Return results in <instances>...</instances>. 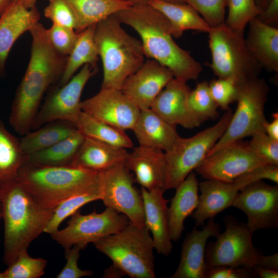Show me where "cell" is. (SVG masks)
Here are the masks:
<instances>
[{"mask_svg":"<svg viewBox=\"0 0 278 278\" xmlns=\"http://www.w3.org/2000/svg\"><path fill=\"white\" fill-rule=\"evenodd\" d=\"M45 30L38 22L29 31L32 37L30 59L11 107L9 124L22 136L31 130L43 95L60 79L67 61V56L60 55L51 45Z\"/></svg>","mask_w":278,"mask_h":278,"instance_id":"cell-1","label":"cell"},{"mask_svg":"<svg viewBox=\"0 0 278 278\" xmlns=\"http://www.w3.org/2000/svg\"><path fill=\"white\" fill-rule=\"evenodd\" d=\"M77 129L74 125L67 121L50 122L23 135L20 140L21 147L28 156L65 138Z\"/></svg>","mask_w":278,"mask_h":278,"instance_id":"cell-32","label":"cell"},{"mask_svg":"<svg viewBox=\"0 0 278 278\" xmlns=\"http://www.w3.org/2000/svg\"><path fill=\"white\" fill-rule=\"evenodd\" d=\"M114 14L96 24L94 40L103 76L101 88L120 90L128 77L145 62L141 41L128 33Z\"/></svg>","mask_w":278,"mask_h":278,"instance_id":"cell-5","label":"cell"},{"mask_svg":"<svg viewBox=\"0 0 278 278\" xmlns=\"http://www.w3.org/2000/svg\"><path fill=\"white\" fill-rule=\"evenodd\" d=\"M84 249L79 245H75L70 248H64L66 264L57 275V278H80L90 276L93 274V271L82 270L78 265L80 251Z\"/></svg>","mask_w":278,"mask_h":278,"instance_id":"cell-44","label":"cell"},{"mask_svg":"<svg viewBox=\"0 0 278 278\" xmlns=\"http://www.w3.org/2000/svg\"><path fill=\"white\" fill-rule=\"evenodd\" d=\"M97 250L112 261L121 276L155 278L152 238L146 227L130 222L120 232L94 243Z\"/></svg>","mask_w":278,"mask_h":278,"instance_id":"cell-6","label":"cell"},{"mask_svg":"<svg viewBox=\"0 0 278 278\" xmlns=\"http://www.w3.org/2000/svg\"><path fill=\"white\" fill-rule=\"evenodd\" d=\"M45 32L54 49L61 55L68 56L76 42L78 32L73 29L54 24L46 29Z\"/></svg>","mask_w":278,"mask_h":278,"instance_id":"cell-40","label":"cell"},{"mask_svg":"<svg viewBox=\"0 0 278 278\" xmlns=\"http://www.w3.org/2000/svg\"><path fill=\"white\" fill-rule=\"evenodd\" d=\"M232 114L230 109L226 110L216 124L190 137L180 136L172 147L164 152V192L176 188L206 158L209 151L227 128Z\"/></svg>","mask_w":278,"mask_h":278,"instance_id":"cell-7","label":"cell"},{"mask_svg":"<svg viewBox=\"0 0 278 278\" xmlns=\"http://www.w3.org/2000/svg\"><path fill=\"white\" fill-rule=\"evenodd\" d=\"M101 184L93 189L72 196L58 204L54 208L51 217L44 233L52 234L67 217L71 216L81 207L92 201L101 200Z\"/></svg>","mask_w":278,"mask_h":278,"instance_id":"cell-35","label":"cell"},{"mask_svg":"<svg viewBox=\"0 0 278 278\" xmlns=\"http://www.w3.org/2000/svg\"><path fill=\"white\" fill-rule=\"evenodd\" d=\"M47 264L45 259L32 257L25 251L4 271L5 278H39L45 274Z\"/></svg>","mask_w":278,"mask_h":278,"instance_id":"cell-38","label":"cell"},{"mask_svg":"<svg viewBox=\"0 0 278 278\" xmlns=\"http://www.w3.org/2000/svg\"><path fill=\"white\" fill-rule=\"evenodd\" d=\"M82 111L123 130H132L141 110L121 90L101 88L81 102Z\"/></svg>","mask_w":278,"mask_h":278,"instance_id":"cell-17","label":"cell"},{"mask_svg":"<svg viewBox=\"0 0 278 278\" xmlns=\"http://www.w3.org/2000/svg\"><path fill=\"white\" fill-rule=\"evenodd\" d=\"M269 1L270 0H255L256 5L261 13L265 9Z\"/></svg>","mask_w":278,"mask_h":278,"instance_id":"cell-51","label":"cell"},{"mask_svg":"<svg viewBox=\"0 0 278 278\" xmlns=\"http://www.w3.org/2000/svg\"><path fill=\"white\" fill-rule=\"evenodd\" d=\"M211 27H216L225 23L227 0H186Z\"/></svg>","mask_w":278,"mask_h":278,"instance_id":"cell-39","label":"cell"},{"mask_svg":"<svg viewBox=\"0 0 278 278\" xmlns=\"http://www.w3.org/2000/svg\"><path fill=\"white\" fill-rule=\"evenodd\" d=\"M248 25V36L245 40L249 52L262 68L277 73V28L266 24L256 18Z\"/></svg>","mask_w":278,"mask_h":278,"instance_id":"cell-25","label":"cell"},{"mask_svg":"<svg viewBox=\"0 0 278 278\" xmlns=\"http://www.w3.org/2000/svg\"><path fill=\"white\" fill-rule=\"evenodd\" d=\"M190 90L186 82L173 78L156 97L150 109L172 125L187 129L198 127L200 124L188 106Z\"/></svg>","mask_w":278,"mask_h":278,"instance_id":"cell-20","label":"cell"},{"mask_svg":"<svg viewBox=\"0 0 278 278\" xmlns=\"http://www.w3.org/2000/svg\"><path fill=\"white\" fill-rule=\"evenodd\" d=\"M256 276L260 278H277L278 270L255 266L253 268Z\"/></svg>","mask_w":278,"mask_h":278,"instance_id":"cell-49","label":"cell"},{"mask_svg":"<svg viewBox=\"0 0 278 278\" xmlns=\"http://www.w3.org/2000/svg\"><path fill=\"white\" fill-rule=\"evenodd\" d=\"M231 206L242 211L246 224L253 234L258 230L278 227V186L259 180L241 189Z\"/></svg>","mask_w":278,"mask_h":278,"instance_id":"cell-16","label":"cell"},{"mask_svg":"<svg viewBox=\"0 0 278 278\" xmlns=\"http://www.w3.org/2000/svg\"><path fill=\"white\" fill-rule=\"evenodd\" d=\"M237 108L221 137L207 157L219 149L254 134L265 131V106L269 88L259 77L237 83Z\"/></svg>","mask_w":278,"mask_h":278,"instance_id":"cell-9","label":"cell"},{"mask_svg":"<svg viewBox=\"0 0 278 278\" xmlns=\"http://www.w3.org/2000/svg\"><path fill=\"white\" fill-rule=\"evenodd\" d=\"M44 15L54 24L66 27L75 30L76 19L70 5L65 0H49L44 10Z\"/></svg>","mask_w":278,"mask_h":278,"instance_id":"cell-43","label":"cell"},{"mask_svg":"<svg viewBox=\"0 0 278 278\" xmlns=\"http://www.w3.org/2000/svg\"><path fill=\"white\" fill-rule=\"evenodd\" d=\"M0 197L4 222L3 261L8 266L44 233L54 208L39 204L18 179L0 188Z\"/></svg>","mask_w":278,"mask_h":278,"instance_id":"cell-3","label":"cell"},{"mask_svg":"<svg viewBox=\"0 0 278 278\" xmlns=\"http://www.w3.org/2000/svg\"><path fill=\"white\" fill-rule=\"evenodd\" d=\"M76 128L85 137L121 148H130L133 143L125 131L98 120L81 111Z\"/></svg>","mask_w":278,"mask_h":278,"instance_id":"cell-33","label":"cell"},{"mask_svg":"<svg viewBox=\"0 0 278 278\" xmlns=\"http://www.w3.org/2000/svg\"><path fill=\"white\" fill-rule=\"evenodd\" d=\"M131 3L133 5L148 3L150 0H125Z\"/></svg>","mask_w":278,"mask_h":278,"instance_id":"cell-53","label":"cell"},{"mask_svg":"<svg viewBox=\"0 0 278 278\" xmlns=\"http://www.w3.org/2000/svg\"><path fill=\"white\" fill-rule=\"evenodd\" d=\"M162 188L141 190L144 203L145 224L151 232L154 249L160 254L168 256L172 250L168 215V200Z\"/></svg>","mask_w":278,"mask_h":278,"instance_id":"cell-21","label":"cell"},{"mask_svg":"<svg viewBox=\"0 0 278 278\" xmlns=\"http://www.w3.org/2000/svg\"><path fill=\"white\" fill-rule=\"evenodd\" d=\"M95 25L78 32V37L71 53L67 56L63 73L60 79V86L66 84L76 72L84 65L93 66L99 57L94 40Z\"/></svg>","mask_w":278,"mask_h":278,"instance_id":"cell-31","label":"cell"},{"mask_svg":"<svg viewBox=\"0 0 278 278\" xmlns=\"http://www.w3.org/2000/svg\"><path fill=\"white\" fill-rule=\"evenodd\" d=\"M96 71L95 66L85 64L66 84L53 91L40 107L31 130L56 121H67L76 127L82 111L80 98L82 91Z\"/></svg>","mask_w":278,"mask_h":278,"instance_id":"cell-13","label":"cell"},{"mask_svg":"<svg viewBox=\"0 0 278 278\" xmlns=\"http://www.w3.org/2000/svg\"><path fill=\"white\" fill-rule=\"evenodd\" d=\"M28 161L20 140L11 134L0 119V188L17 179L21 168Z\"/></svg>","mask_w":278,"mask_h":278,"instance_id":"cell-30","label":"cell"},{"mask_svg":"<svg viewBox=\"0 0 278 278\" xmlns=\"http://www.w3.org/2000/svg\"><path fill=\"white\" fill-rule=\"evenodd\" d=\"M114 15L139 34L145 57L167 67L177 80L187 82L198 78L201 64L175 41L169 22L159 11L145 3L132 5Z\"/></svg>","mask_w":278,"mask_h":278,"instance_id":"cell-2","label":"cell"},{"mask_svg":"<svg viewBox=\"0 0 278 278\" xmlns=\"http://www.w3.org/2000/svg\"><path fill=\"white\" fill-rule=\"evenodd\" d=\"M228 13L225 25L230 29L244 33L249 22L261 13L255 0H227Z\"/></svg>","mask_w":278,"mask_h":278,"instance_id":"cell-37","label":"cell"},{"mask_svg":"<svg viewBox=\"0 0 278 278\" xmlns=\"http://www.w3.org/2000/svg\"><path fill=\"white\" fill-rule=\"evenodd\" d=\"M208 44L210 64L218 78H229L238 83L259 77L262 67L249 52L244 33L234 31L225 24L211 28Z\"/></svg>","mask_w":278,"mask_h":278,"instance_id":"cell-8","label":"cell"},{"mask_svg":"<svg viewBox=\"0 0 278 278\" xmlns=\"http://www.w3.org/2000/svg\"><path fill=\"white\" fill-rule=\"evenodd\" d=\"M84 136L77 129L71 135L53 145L28 156V161L43 165H70Z\"/></svg>","mask_w":278,"mask_h":278,"instance_id":"cell-34","label":"cell"},{"mask_svg":"<svg viewBox=\"0 0 278 278\" xmlns=\"http://www.w3.org/2000/svg\"><path fill=\"white\" fill-rule=\"evenodd\" d=\"M148 3L168 20L173 37H180L188 30L207 33L211 28L199 13L187 3H171L161 0H150Z\"/></svg>","mask_w":278,"mask_h":278,"instance_id":"cell-28","label":"cell"},{"mask_svg":"<svg viewBox=\"0 0 278 278\" xmlns=\"http://www.w3.org/2000/svg\"><path fill=\"white\" fill-rule=\"evenodd\" d=\"M128 153L126 149L84 137L70 166L101 172L124 163Z\"/></svg>","mask_w":278,"mask_h":278,"instance_id":"cell-27","label":"cell"},{"mask_svg":"<svg viewBox=\"0 0 278 278\" xmlns=\"http://www.w3.org/2000/svg\"><path fill=\"white\" fill-rule=\"evenodd\" d=\"M258 267L278 270V254L270 255H262Z\"/></svg>","mask_w":278,"mask_h":278,"instance_id":"cell-48","label":"cell"},{"mask_svg":"<svg viewBox=\"0 0 278 278\" xmlns=\"http://www.w3.org/2000/svg\"><path fill=\"white\" fill-rule=\"evenodd\" d=\"M27 9H31L35 7L37 0H18Z\"/></svg>","mask_w":278,"mask_h":278,"instance_id":"cell-50","label":"cell"},{"mask_svg":"<svg viewBox=\"0 0 278 278\" xmlns=\"http://www.w3.org/2000/svg\"><path fill=\"white\" fill-rule=\"evenodd\" d=\"M124 163L142 187L148 190L163 189L166 169L163 151L139 145L128 153Z\"/></svg>","mask_w":278,"mask_h":278,"instance_id":"cell-23","label":"cell"},{"mask_svg":"<svg viewBox=\"0 0 278 278\" xmlns=\"http://www.w3.org/2000/svg\"><path fill=\"white\" fill-rule=\"evenodd\" d=\"M166 2L177 4H183L186 3V0H161Z\"/></svg>","mask_w":278,"mask_h":278,"instance_id":"cell-54","label":"cell"},{"mask_svg":"<svg viewBox=\"0 0 278 278\" xmlns=\"http://www.w3.org/2000/svg\"><path fill=\"white\" fill-rule=\"evenodd\" d=\"M17 179L39 204L48 208H55L65 199L101 185L100 172L29 161L20 169Z\"/></svg>","mask_w":278,"mask_h":278,"instance_id":"cell-4","label":"cell"},{"mask_svg":"<svg viewBox=\"0 0 278 278\" xmlns=\"http://www.w3.org/2000/svg\"><path fill=\"white\" fill-rule=\"evenodd\" d=\"M0 278H5L4 271L0 272Z\"/></svg>","mask_w":278,"mask_h":278,"instance_id":"cell-56","label":"cell"},{"mask_svg":"<svg viewBox=\"0 0 278 278\" xmlns=\"http://www.w3.org/2000/svg\"><path fill=\"white\" fill-rule=\"evenodd\" d=\"M272 117L273 120L271 122H265L264 130L269 137L278 141V113H273Z\"/></svg>","mask_w":278,"mask_h":278,"instance_id":"cell-47","label":"cell"},{"mask_svg":"<svg viewBox=\"0 0 278 278\" xmlns=\"http://www.w3.org/2000/svg\"><path fill=\"white\" fill-rule=\"evenodd\" d=\"M268 164L250 149L248 143L240 140L219 149L206 157L195 170L205 180L230 182L254 169Z\"/></svg>","mask_w":278,"mask_h":278,"instance_id":"cell-15","label":"cell"},{"mask_svg":"<svg viewBox=\"0 0 278 278\" xmlns=\"http://www.w3.org/2000/svg\"><path fill=\"white\" fill-rule=\"evenodd\" d=\"M101 198L106 207L125 215L133 224H145L144 203L141 192L134 186L133 175L121 163L100 172Z\"/></svg>","mask_w":278,"mask_h":278,"instance_id":"cell-14","label":"cell"},{"mask_svg":"<svg viewBox=\"0 0 278 278\" xmlns=\"http://www.w3.org/2000/svg\"><path fill=\"white\" fill-rule=\"evenodd\" d=\"M256 18L266 24L276 27L278 22V0H270Z\"/></svg>","mask_w":278,"mask_h":278,"instance_id":"cell-46","label":"cell"},{"mask_svg":"<svg viewBox=\"0 0 278 278\" xmlns=\"http://www.w3.org/2000/svg\"><path fill=\"white\" fill-rule=\"evenodd\" d=\"M264 179L277 184L278 166L264 165L230 182L205 180L199 182V205L191 215L195 221V227L203 226L206 220L214 218L218 214L231 206L239 192L245 187Z\"/></svg>","mask_w":278,"mask_h":278,"instance_id":"cell-11","label":"cell"},{"mask_svg":"<svg viewBox=\"0 0 278 278\" xmlns=\"http://www.w3.org/2000/svg\"><path fill=\"white\" fill-rule=\"evenodd\" d=\"M248 143L250 149L269 164L278 165V141L269 137L265 131L251 136Z\"/></svg>","mask_w":278,"mask_h":278,"instance_id":"cell-42","label":"cell"},{"mask_svg":"<svg viewBox=\"0 0 278 278\" xmlns=\"http://www.w3.org/2000/svg\"><path fill=\"white\" fill-rule=\"evenodd\" d=\"M210 91L218 107L227 110L230 105L236 101V82L229 78H218L208 82Z\"/></svg>","mask_w":278,"mask_h":278,"instance_id":"cell-41","label":"cell"},{"mask_svg":"<svg viewBox=\"0 0 278 278\" xmlns=\"http://www.w3.org/2000/svg\"><path fill=\"white\" fill-rule=\"evenodd\" d=\"M257 277L253 269L248 267L215 266L207 268L206 278H251Z\"/></svg>","mask_w":278,"mask_h":278,"instance_id":"cell-45","label":"cell"},{"mask_svg":"<svg viewBox=\"0 0 278 278\" xmlns=\"http://www.w3.org/2000/svg\"><path fill=\"white\" fill-rule=\"evenodd\" d=\"M34 7L27 9L18 0H12L0 16V74L5 68L8 54L16 40L40 20Z\"/></svg>","mask_w":278,"mask_h":278,"instance_id":"cell-22","label":"cell"},{"mask_svg":"<svg viewBox=\"0 0 278 278\" xmlns=\"http://www.w3.org/2000/svg\"><path fill=\"white\" fill-rule=\"evenodd\" d=\"M168 207V224L172 241H178L185 228L184 222L197 208L199 203V182L191 172L176 188Z\"/></svg>","mask_w":278,"mask_h":278,"instance_id":"cell-26","label":"cell"},{"mask_svg":"<svg viewBox=\"0 0 278 278\" xmlns=\"http://www.w3.org/2000/svg\"><path fill=\"white\" fill-rule=\"evenodd\" d=\"M221 232L220 225L210 218L201 230L195 227L186 236L182 246L179 264L170 278H206L205 251L207 241Z\"/></svg>","mask_w":278,"mask_h":278,"instance_id":"cell-19","label":"cell"},{"mask_svg":"<svg viewBox=\"0 0 278 278\" xmlns=\"http://www.w3.org/2000/svg\"><path fill=\"white\" fill-rule=\"evenodd\" d=\"M173 78L169 69L149 59L125 81L121 91L141 110L149 109L156 97Z\"/></svg>","mask_w":278,"mask_h":278,"instance_id":"cell-18","label":"cell"},{"mask_svg":"<svg viewBox=\"0 0 278 278\" xmlns=\"http://www.w3.org/2000/svg\"><path fill=\"white\" fill-rule=\"evenodd\" d=\"M2 213H3L2 203L1 197H0V219H2Z\"/></svg>","mask_w":278,"mask_h":278,"instance_id":"cell-55","label":"cell"},{"mask_svg":"<svg viewBox=\"0 0 278 278\" xmlns=\"http://www.w3.org/2000/svg\"><path fill=\"white\" fill-rule=\"evenodd\" d=\"M176 127L149 108L141 110L132 130L140 146L166 152L180 137Z\"/></svg>","mask_w":278,"mask_h":278,"instance_id":"cell-24","label":"cell"},{"mask_svg":"<svg viewBox=\"0 0 278 278\" xmlns=\"http://www.w3.org/2000/svg\"><path fill=\"white\" fill-rule=\"evenodd\" d=\"M129 222L125 215L111 208L106 207L100 213L94 211L85 215L79 210L71 216L64 228L50 235L64 249L75 245L85 248L90 243L120 232Z\"/></svg>","mask_w":278,"mask_h":278,"instance_id":"cell-12","label":"cell"},{"mask_svg":"<svg viewBox=\"0 0 278 278\" xmlns=\"http://www.w3.org/2000/svg\"><path fill=\"white\" fill-rule=\"evenodd\" d=\"M76 19L75 31L80 32L133 4L125 0H65Z\"/></svg>","mask_w":278,"mask_h":278,"instance_id":"cell-29","label":"cell"},{"mask_svg":"<svg viewBox=\"0 0 278 278\" xmlns=\"http://www.w3.org/2000/svg\"><path fill=\"white\" fill-rule=\"evenodd\" d=\"M188 103L191 113L200 124L218 116V107L212 96L208 82L206 81L198 83L196 88L190 90Z\"/></svg>","mask_w":278,"mask_h":278,"instance_id":"cell-36","label":"cell"},{"mask_svg":"<svg viewBox=\"0 0 278 278\" xmlns=\"http://www.w3.org/2000/svg\"><path fill=\"white\" fill-rule=\"evenodd\" d=\"M224 231L216 237V241L206 244L205 261L207 267L253 268L258 266L263 254L254 246L253 234L246 224L229 215L224 217Z\"/></svg>","mask_w":278,"mask_h":278,"instance_id":"cell-10","label":"cell"},{"mask_svg":"<svg viewBox=\"0 0 278 278\" xmlns=\"http://www.w3.org/2000/svg\"><path fill=\"white\" fill-rule=\"evenodd\" d=\"M12 0H0V16Z\"/></svg>","mask_w":278,"mask_h":278,"instance_id":"cell-52","label":"cell"}]
</instances>
